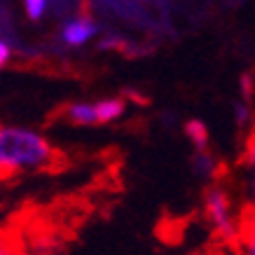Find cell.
Returning a JSON list of instances; mask_svg holds the SVG:
<instances>
[{"mask_svg": "<svg viewBox=\"0 0 255 255\" xmlns=\"http://www.w3.org/2000/svg\"><path fill=\"white\" fill-rule=\"evenodd\" d=\"M241 255H255V206L248 211V216H244Z\"/></svg>", "mask_w": 255, "mask_h": 255, "instance_id": "11", "label": "cell"}, {"mask_svg": "<svg viewBox=\"0 0 255 255\" xmlns=\"http://www.w3.org/2000/svg\"><path fill=\"white\" fill-rule=\"evenodd\" d=\"M23 16L33 23L45 21L47 16H52V2L49 0H23Z\"/></svg>", "mask_w": 255, "mask_h": 255, "instance_id": "10", "label": "cell"}, {"mask_svg": "<svg viewBox=\"0 0 255 255\" xmlns=\"http://www.w3.org/2000/svg\"><path fill=\"white\" fill-rule=\"evenodd\" d=\"M66 120L70 124H78V127H94L99 122V110H96V103H89V101H75L66 106Z\"/></svg>", "mask_w": 255, "mask_h": 255, "instance_id": "5", "label": "cell"}, {"mask_svg": "<svg viewBox=\"0 0 255 255\" xmlns=\"http://www.w3.org/2000/svg\"><path fill=\"white\" fill-rule=\"evenodd\" d=\"M239 92H241V101H248L251 103V99H253L255 94V78L253 75H248V73H244L239 78Z\"/></svg>", "mask_w": 255, "mask_h": 255, "instance_id": "14", "label": "cell"}, {"mask_svg": "<svg viewBox=\"0 0 255 255\" xmlns=\"http://www.w3.org/2000/svg\"><path fill=\"white\" fill-rule=\"evenodd\" d=\"M244 166L248 169V173L255 171V127L251 129V133H248V138H246V145H244Z\"/></svg>", "mask_w": 255, "mask_h": 255, "instance_id": "13", "label": "cell"}, {"mask_svg": "<svg viewBox=\"0 0 255 255\" xmlns=\"http://www.w3.org/2000/svg\"><path fill=\"white\" fill-rule=\"evenodd\" d=\"M96 110H99V122L110 124L122 120L127 113V99L124 96H106V99L96 101Z\"/></svg>", "mask_w": 255, "mask_h": 255, "instance_id": "6", "label": "cell"}, {"mask_svg": "<svg viewBox=\"0 0 255 255\" xmlns=\"http://www.w3.org/2000/svg\"><path fill=\"white\" fill-rule=\"evenodd\" d=\"M192 171L204 180H216L218 173H220V162L218 157H213L209 150L204 152H194L192 157Z\"/></svg>", "mask_w": 255, "mask_h": 255, "instance_id": "7", "label": "cell"}, {"mask_svg": "<svg viewBox=\"0 0 255 255\" xmlns=\"http://www.w3.org/2000/svg\"><path fill=\"white\" fill-rule=\"evenodd\" d=\"M54 159V147L45 133L31 127L5 124L0 127V171L2 176L28 173L49 166Z\"/></svg>", "mask_w": 255, "mask_h": 255, "instance_id": "1", "label": "cell"}, {"mask_svg": "<svg viewBox=\"0 0 255 255\" xmlns=\"http://www.w3.org/2000/svg\"><path fill=\"white\" fill-rule=\"evenodd\" d=\"M96 38H101V21L82 9L59 21V28H56V42L61 49H82L92 45Z\"/></svg>", "mask_w": 255, "mask_h": 255, "instance_id": "3", "label": "cell"}, {"mask_svg": "<svg viewBox=\"0 0 255 255\" xmlns=\"http://www.w3.org/2000/svg\"><path fill=\"white\" fill-rule=\"evenodd\" d=\"M131 40L127 33L117 31V28H106V31L101 33L99 38V49H103V52H122V54H127V49H129V45H131Z\"/></svg>", "mask_w": 255, "mask_h": 255, "instance_id": "8", "label": "cell"}, {"mask_svg": "<svg viewBox=\"0 0 255 255\" xmlns=\"http://www.w3.org/2000/svg\"><path fill=\"white\" fill-rule=\"evenodd\" d=\"M187 140L192 143L194 152H204L209 150V127L201 122V120H187L185 127H183Z\"/></svg>", "mask_w": 255, "mask_h": 255, "instance_id": "9", "label": "cell"}, {"mask_svg": "<svg viewBox=\"0 0 255 255\" xmlns=\"http://www.w3.org/2000/svg\"><path fill=\"white\" fill-rule=\"evenodd\" d=\"M232 115L239 127H251V129L255 127V113H253V106H251L248 101H237L232 108Z\"/></svg>", "mask_w": 255, "mask_h": 255, "instance_id": "12", "label": "cell"}, {"mask_svg": "<svg viewBox=\"0 0 255 255\" xmlns=\"http://www.w3.org/2000/svg\"><path fill=\"white\" fill-rule=\"evenodd\" d=\"M204 216L209 220L211 230L223 241H241L244 234V218L237 213L232 197L227 190L211 185L204 194Z\"/></svg>", "mask_w": 255, "mask_h": 255, "instance_id": "2", "label": "cell"}, {"mask_svg": "<svg viewBox=\"0 0 255 255\" xmlns=\"http://www.w3.org/2000/svg\"><path fill=\"white\" fill-rule=\"evenodd\" d=\"M0 255H16V251L12 246H7V244H2V248H0Z\"/></svg>", "mask_w": 255, "mask_h": 255, "instance_id": "16", "label": "cell"}, {"mask_svg": "<svg viewBox=\"0 0 255 255\" xmlns=\"http://www.w3.org/2000/svg\"><path fill=\"white\" fill-rule=\"evenodd\" d=\"M99 7V14H110L115 16L120 23L124 26H131V28H150V31H162L166 28V23L159 21L152 9L145 7V5H136V2H103V5H96Z\"/></svg>", "mask_w": 255, "mask_h": 255, "instance_id": "4", "label": "cell"}, {"mask_svg": "<svg viewBox=\"0 0 255 255\" xmlns=\"http://www.w3.org/2000/svg\"><path fill=\"white\" fill-rule=\"evenodd\" d=\"M124 99H127V103L131 101V103H147L145 96L140 92H136V89H124Z\"/></svg>", "mask_w": 255, "mask_h": 255, "instance_id": "15", "label": "cell"}]
</instances>
